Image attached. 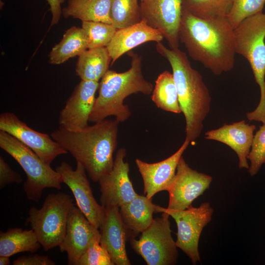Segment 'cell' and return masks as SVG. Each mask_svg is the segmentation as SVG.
Instances as JSON below:
<instances>
[{"label":"cell","instance_id":"6da1fadb","mask_svg":"<svg viewBox=\"0 0 265 265\" xmlns=\"http://www.w3.org/2000/svg\"><path fill=\"white\" fill-rule=\"evenodd\" d=\"M179 38L189 56L213 74L219 75L234 68V32L227 17L201 19L183 10Z\"/></svg>","mask_w":265,"mask_h":265},{"label":"cell","instance_id":"7a4b0ae2","mask_svg":"<svg viewBox=\"0 0 265 265\" xmlns=\"http://www.w3.org/2000/svg\"><path fill=\"white\" fill-rule=\"evenodd\" d=\"M119 123L106 119L79 131L59 126L51 137L83 165L93 181L99 182L113 168Z\"/></svg>","mask_w":265,"mask_h":265},{"label":"cell","instance_id":"3957f363","mask_svg":"<svg viewBox=\"0 0 265 265\" xmlns=\"http://www.w3.org/2000/svg\"><path fill=\"white\" fill-rule=\"evenodd\" d=\"M157 52L170 64L182 112L186 120V139L194 142L200 135L203 122L210 110L212 98L202 75L191 65L186 53L179 48H167L161 42Z\"/></svg>","mask_w":265,"mask_h":265},{"label":"cell","instance_id":"277c9868","mask_svg":"<svg viewBox=\"0 0 265 265\" xmlns=\"http://www.w3.org/2000/svg\"><path fill=\"white\" fill-rule=\"evenodd\" d=\"M131 67L118 73L108 70L99 83V93L89 118V122L96 123L113 116L119 123L126 121L131 115L124 100L130 95L152 94L154 86L144 77L142 71V57L131 53Z\"/></svg>","mask_w":265,"mask_h":265},{"label":"cell","instance_id":"5b68a950","mask_svg":"<svg viewBox=\"0 0 265 265\" xmlns=\"http://www.w3.org/2000/svg\"><path fill=\"white\" fill-rule=\"evenodd\" d=\"M236 53L249 63L260 89V100L253 111L246 113L250 121L265 124V13L243 20L234 29Z\"/></svg>","mask_w":265,"mask_h":265},{"label":"cell","instance_id":"8992f818","mask_svg":"<svg viewBox=\"0 0 265 265\" xmlns=\"http://www.w3.org/2000/svg\"><path fill=\"white\" fill-rule=\"evenodd\" d=\"M0 147L25 172L26 180L24 184V190L29 200L38 202L45 188L61 189L62 182L59 173L30 149L3 131H0Z\"/></svg>","mask_w":265,"mask_h":265},{"label":"cell","instance_id":"52a82bcc","mask_svg":"<svg viewBox=\"0 0 265 265\" xmlns=\"http://www.w3.org/2000/svg\"><path fill=\"white\" fill-rule=\"evenodd\" d=\"M74 206L64 192L51 193L39 209L31 207L26 224H29L45 251L60 245L66 232L68 214Z\"/></svg>","mask_w":265,"mask_h":265},{"label":"cell","instance_id":"ba28073f","mask_svg":"<svg viewBox=\"0 0 265 265\" xmlns=\"http://www.w3.org/2000/svg\"><path fill=\"white\" fill-rule=\"evenodd\" d=\"M169 215L162 212L141 233L138 239L130 240L132 248L148 265H173L177 263V246L172 238Z\"/></svg>","mask_w":265,"mask_h":265},{"label":"cell","instance_id":"9c48e42d","mask_svg":"<svg viewBox=\"0 0 265 265\" xmlns=\"http://www.w3.org/2000/svg\"><path fill=\"white\" fill-rule=\"evenodd\" d=\"M162 212L168 213L175 220L177 226L176 244L196 265L200 262L198 244L204 228L211 221L213 209L209 202L198 207L192 206L184 210H171L162 208Z\"/></svg>","mask_w":265,"mask_h":265},{"label":"cell","instance_id":"30bf717a","mask_svg":"<svg viewBox=\"0 0 265 265\" xmlns=\"http://www.w3.org/2000/svg\"><path fill=\"white\" fill-rule=\"evenodd\" d=\"M55 170L60 175L62 183L66 184L72 191L78 208L99 229L105 217L106 207L99 204L95 199L83 165L77 162L74 169L68 163L63 161Z\"/></svg>","mask_w":265,"mask_h":265},{"label":"cell","instance_id":"8fae6325","mask_svg":"<svg viewBox=\"0 0 265 265\" xmlns=\"http://www.w3.org/2000/svg\"><path fill=\"white\" fill-rule=\"evenodd\" d=\"M142 20L160 32L170 49L179 47L182 0H142Z\"/></svg>","mask_w":265,"mask_h":265},{"label":"cell","instance_id":"7c38bea8","mask_svg":"<svg viewBox=\"0 0 265 265\" xmlns=\"http://www.w3.org/2000/svg\"><path fill=\"white\" fill-rule=\"evenodd\" d=\"M0 131L15 137L50 165L57 157L68 153L48 134L32 129L13 113L0 114Z\"/></svg>","mask_w":265,"mask_h":265},{"label":"cell","instance_id":"4fadbf2b","mask_svg":"<svg viewBox=\"0 0 265 265\" xmlns=\"http://www.w3.org/2000/svg\"><path fill=\"white\" fill-rule=\"evenodd\" d=\"M212 177L192 169L182 157L179 161L174 179L170 188L167 208L171 210H184L208 189Z\"/></svg>","mask_w":265,"mask_h":265},{"label":"cell","instance_id":"5bb4252c","mask_svg":"<svg viewBox=\"0 0 265 265\" xmlns=\"http://www.w3.org/2000/svg\"><path fill=\"white\" fill-rule=\"evenodd\" d=\"M126 156V149H118L112 170L98 182L101 193V203L105 207L109 206L120 207L138 195L129 177L130 166L128 162L125 161Z\"/></svg>","mask_w":265,"mask_h":265},{"label":"cell","instance_id":"9a60e30c","mask_svg":"<svg viewBox=\"0 0 265 265\" xmlns=\"http://www.w3.org/2000/svg\"><path fill=\"white\" fill-rule=\"evenodd\" d=\"M100 239L99 229L77 206H73L68 214L64 238L59 246L61 252L67 253L68 264L77 265L80 258L91 244Z\"/></svg>","mask_w":265,"mask_h":265},{"label":"cell","instance_id":"2e32d148","mask_svg":"<svg viewBox=\"0 0 265 265\" xmlns=\"http://www.w3.org/2000/svg\"><path fill=\"white\" fill-rule=\"evenodd\" d=\"M99 87V82L81 80L60 112L59 126L70 131H79L88 126Z\"/></svg>","mask_w":265,"mask_h":265},{"label":"cell","instance_id":"e0dca14e","mask_svg":"<svg viewBox=\"0 0 265 265\" xmlns=\"http://www.w3.org/2000/svg\"><path fill=\"white\" fill-rule=\"evenodd\" d=\"M190 142H184L172 155L155 163H148L140 159L135 160L143 182L144 194L152 198L158 192L168 191L174 179L179 161Z\"/></svg>","mask_w":265,"mask_h":265},{"label":"cell","instance_id":"ac0fdd59","mask_svg":"<svg viewBox=\"0 0 265 265\" xmlns=\"http://www.w3.org/2000/svg\"><path fill=\"white\" fill-rule=\"evenodd\" d=\"M100 243L116 265H131L126 249L127 232L117 206L106 207L105 215L99 227Z\"/></svg>","mask_w":265,"mask_h":265},{"label":"cell","instance_id":"d6986e66","mask_svg":"<svg viewBox=\"0 0 265 265\" xmlns=\"http://www.w3.org/2000/svg\"><path fill=\"white\" fill-rule=\"evenodd\" d=\"M255 129V125L246 123L243 120L231 124H225L218 129L209 131L206 132L205 137L230 147L238 156L239 168L248 169V156Z\"/></svg>","mask_w":265,"mask_h":265},{"label":"cell","instance_id":"ffe728a7","mask_svg":"<svg viewBox=\"0 0 265 265\" xmlns=\"http://www.w3.org/2000/svg\"><path fill=\"white\" fill-rule=\"evenodd\" d=\"M163 38L160 31L142 20L132 26L117 29L106 47L112 64L133 48L148 42H161Z\"/></svg>","mask_w":265,"mask_h":265},{"label":"cell","instance_id":"44dd1931","mask_svg":"<svg viewBox=\"0 0 265 265\" xmlns=\"http://www.w3.org/2000/svg\"><path fill=\"white\" fill-rule=\"evenodd\" d=\"M162 208L153 203L152 198L140 195L119 207L128 240L135 238L147 229L154 220L153 213L162 212Z\"/></svg>","mask_w":265,"mask_h":265},{"label":"cell","instance_id":"7402d4cb","mask_svg":"<svg viewBox=\"0 0 265 265\" xmlns=\"http://www.w3.org/2000/svg\"><path fill=\"white\" fill-rule=\"evenodd\" d=\"M111 61L106 47L88 49L79 56L76 74L81 80L99 82L108 71Z\"/></svg>","mask_w":265,"mask_h":265},{"label":"cell","instance_id":"603a6c76","mask_svg":"<svg viewBox=\"0 0 265 265\" xmlns=\"http://www.w3.org/2000/svg\"><path fill=\"white\" fill-rule=\"evenodd\" d=\"M65 18L72 17L82 21L101 22L111 24L110 0H69L62 8Z\"/></svg>","mask_w":265,"mask_h":265},{"label":"cell","instance_id":"cb8c5ba5","mask_svg":"<svg viewBox=\"0 0 265 265\" xmlns=\"http://www.w3.org/2000/svg\"><path fill=\"white\" fill-rule=\"evenodd\" d=\"M87 49V40L83 29L72 26L52 49L49 54V62L54 65L62 64L71 58L79 56Z\"/></svg>","mask_w":265,"mask_h":265},{"label":"cell","instance_id":"d4e9b609","mask_svg":"<svg viewBox=\"0 0 265 265\" xmlns=\"http://www.w3.org/2000/svg\"><path fill=\"white\" fill-rule=\"evenodd\" d=\"M41 246L32 229L27 230L18 227L10 228L0 233V256L10 257L25 252L33 253Z\"/></svg>","mask_w":265,"mask_h":265},{"label":"cell","instance_id":"484cf974","mask_svg":"<svg viewBox=\"0 0 265 265\" xmlns=\"http://www.w3.org/2000/svg\"><path fill=\"white\" fill-rule=\"evenodd\" d=\"M151 99L162 110L177 114L182 112L172 73L164 71L158 76Z\"/></svg>","mask_w":265,"mask_h":265},{"label":"cell","instance_id":"4316f807","mask_svg":"<svg viewBox=\"0 0 265 265\" xmlns=\"http://www.w3.org/2000/svg\"><path fill=\"white\" fill-rule=\"evenodd\" d=\"M233 0H182L183 10L201 19L227 17Z\"/></svg>","mask_w":265,"mask_h":265},{"label":"cell","instance_id":"83f0119b","mask_svg":"<svg viewBox=\"0 0 265 265\" xmlns=\"http://www.w3.org/2000/svg\"><path fill=\"white\" fill-rule=\"evenodd\" d=\"M110 18L111 24L117 29L141 22L138 0H110Z\"/></svg>","mask_w":265,"mask_h":265},{"label":"cell","instance_id":"f1b7e54d","mask_svg":"<svg viewBox=\"0 0 265 265\" xmlns=\"http://www.w3.org/2000/svg\"><path fill=\"white\" fill-rule=\"evenodd\" d=\"M82 28L86 35L88 49L106 47L117 30L112 24L94 21H82Z\"/></svg>","mask_w":265,"mask_h":265},{"label":"cell","instance_id":"f546056e","mask_svg":"<svg viewBox=\"0 0 265 265\" xmlns=\"http://www.w3.org/2000/svg\"><path fill=\"white\" fill-rule=\"evenodd\" d=\"M265 0H233L228 21L235 29L243 20L263 12Z\"/></svg>","mask_w":265,"mask_h":265},{"label":"cell","instance_id":"4dcf8cb0","mask_svg":"<svg viewBox=\"0 0 265 265\" xmlns=\"http://www.w3.org/2000/svg\"><path fill=\"white\" fill-rule=\"evenodd\" d=\"M248 159L250 162L248 172L251 176H254L265 163V124L260 127L254 135Z\"/></svg>","mask_w":265,"mask_h":265},{"label":"cell","instance_id":"1f68e13d","mask_svg":"<svg viewBox=\"0 0 265 265\" xmlns=\"http://www.w3.org/2000/svg\"><path fill=\"white\" fill-rule=\"evenodd\" d=\"M111 258L99 240L94 241L79 259L77 265H114Z\"/></svg>","mask_w":265,"mask_h":265},{"label":"cell","instance_id":"d6a6232c","mask_svg":"<svg viewBox=\"0 0 265 265\" xmlns=\"http://www.w3.org/2000/svg\"><path fill=\"white\" fill-rule=\"evenodd\" d=\"M23 179L21 175L14 171L4 159L0 157V188L2 189L12 183L20 184Z\"/></svg>","mask_w":265,"mask_h":265},{"label":"cell","instance_id":"836d02e7","mask_svg":"<svg viewBox=\"0 0 265 265\" xmlns=\"http://www.w3.org/2000/svg\"><path fill=\"white\" fill-rule=\"evenodd\" d=\"M14 265H54L56 263L48 256L39 254H29L20 256L13 262Z\"/></svg>","mask_w":265,"mask_h":265},{"label":"cell","instance_id":"e575fe53","mask_svg":"<svg viewBox=\"0 0 265 265\" xmlns=\"http://www.w3.org/2000/svg\"><path fill=\"white\" fill-rule=\"evenodd\" d=\"M65 0H47L52 13L51 26L58 24L62 15L61 4Z\"/></svg>","mask_w":265,"mask_h":265},{"label":"cell","instance_id":"d590c367","mask_svg":"<svg viewBox=\"0 0 265 265\" xmlns=\"http://www.w3.org/2000/svg\"><path fill=\"white\" fill-rule=\"evenodd\" d=\"M9 257L1 256H0V265H8L10 264Z\"/></svg>","mask_w":265,"mask_h":265},{"label":"cell","instance_id":"8d00e7d4","mask_svg":"<svg viewBox=\"0 0 265 265\" xmlns=\"http://www.w3.org/2000/svg\"><path fill=\"white\" fill-rule=\"evenodd\" d=\"M142 0H140V1Z\"/></svg>","mask_w":265,"mask_h":265}]
</instances>
